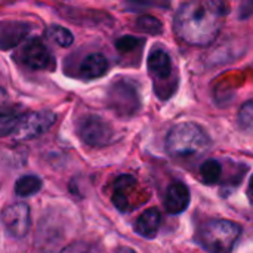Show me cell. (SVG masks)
Here are the masks:
<instances>
[{"label": "cell", "instance_id": "cell-13", "mask_svg": "<svg viewBox=\"0 0 253 253\" xmlns=\"http://www.w3.org/2000/svg\"><path fill=\"white\" fill-rule=\"evenodd\" d=\"M162 225V215L159 209L151 208L139 215L135 222V231L144 239H154L159 234Z\"/></svg>", "mask_w": 253, "mask_h": 253}, {"label": "cell", "instance_id": "cell-12", "mask_svg": "<svg viewBox=\"0 0 253 253\" xmlns=\"http://www.w3.org/2000/svg\"><path fill=\"white\" fill-rule=\"evenodd\" d=\"M147 65H148L150 74L157 82L168 80L172 76V59H170L169 53L162 47L151 50Z\"/></svg>", "mask_w": 253, "mask_h": 253}, {"label": "cell", "instance_id": "cell-4", "mask_svg": "<svg viewBox=\"0 0 253 253\" xmlns=\"http://www.w3.org/2000/svg\"><path fill=\"white\" fill-rule=\"evenodd\" d=\"M108 107L122 117L133 116L141 105L136 86L127 80H119L111 84L107 95Z\"/></svg>", "mask_w": 253, "mask_h": 253}, {"label": "cell", "instance_id": "cell-14", "mask_svg": "<svg viewBox=\"0 0 253 253\" xmlns=\"http://www.w3.org/2000/svg\"><path fill=\"white\" fill-rule=\"evenodd\" d=\"M107 70L108 61L102 53H89L80 65V73L87 80L102 77L107 73Z\"/></svg>", "mask_w": 253, "mask_h": 253}, {"label": "cell", "instance_id": "cell-21", "mask_svg": "<svg viewBox=\"0 0 253 253\" xmlns=\"http://www.w3.org/2000/svg\"><path fill=\"white\" fill-rule=\"evenodd\" d=\"M239 123L245 129L253 127V99L242 105V108L239 111Z\"/></svg>", "mask_w": 253, "mask_h": 253}, {"label": "cell", "instance_id": "cell-10", "mask_svg": "<svg viewBox=\"0 0 253 253\" xmlns=\"http://www.w3.org/2000/svg\"><path fill=\"white\" fill-rule=\"evenodd\" d=\"M190 200H191V196H190L188 187L181 181H175L169 185V188L166 191L165 208H166L168 213L179 215L188 209Z\"/></svg>", "mask_w": 253, "mask_h": 253}, {"label": "cell", "instance_id": "cell-22", "mask_svg": "<svg viewBox=\"0 0 253 253\" xmlns=\"http://www.w3.org/2000/svg\"><path fill=\"white\" fill-rule=\"evenodd\" d=\"M142 40L138 39V37H133V36H123L120 37L117 42H116V47L120 50V52H130L133 50L138 44H141Z\"/></svg>", "mask_w": 253, "mask_h": 253}, {"label": "cell", "instance_id": "cell-5", "mask_svg": "<svg viewBox=\"0 0 253 253\" xmlns=\"http://www.w3.org/2000/svg\"><path fill=\"white\" fill-rule=\"evenodd\" d=\"M77 132L80 139L90 147H104L113 139V127L98 116H84L80 119Z\"/></svg>", "mask_w": 253, "mask_h": 253}, {"label": "cell", "instance_id": "cell-11", "mask_svg": "<svg viewBox=\"0 0 253 253\" xmlns=\"http://www.w3.org/2000/svg\"><path fill=\"white\" fill-rule=\"evenodd\" d=\"M31 27L27 22L3 21L0 22V47L7 50L18 46L30 33Z\"/></svg>", "mask_w": 253, "mask_h": 253}, {"label": "cell", "instance_id": "cell-7", "mask_svg": "<svg viewBox=\"0 0 253 253\" xmlns=\"http://www.w3.org/2000/svg\"><path fill=\"white\" fill-rule=\"evenodd\" d=\"M56 122V114L52 111H33L21 117L16 130L18 139H33L46 133Z\"/></svg>", "mask_w": 253, "mask_h": 253}, {"label": "cell", "instance_id": "cell-20", "mask_svg": "<svg viewBox=\"0 0 253 253\" xmlns=\"http://www.w3.org/2000/svg\"><path fill=\"white\" fill-rule=\"evenodd\" d=\"M61 253H102L101 249L93 245V243H89V242H83V240H79V242H74L68 246H65L62 249Z\"/></svg>", "mask_w": 253, "mask_h": 253}, {"label": "cell", "instance_id": "cell-19", "mask_svg": "<svg viewBox=\"0 0 253 253\" xmlns=\"http://www.w3.org/2000/svg\"><path fill=\"white\" fill-rule=\"evenodd\" d=\"M136 28L142 33L157 36L163 31V24L151 15H141L136 19Z\"/></svg>", "mask_w": 253, "mask_h": 253}, {"label": "cell", "instance_id": "cell-2", "mask_svg": "<svg viewBox=\"0 0 253 253\" xmlns=\"http://www.w3.org/2000/svg\"><path fill=\"white\" fill-rule=\"evenodd\" d=\"M211 145L205 129L194 122H184L173 126L166 136V150L173 157L199 156Z\"/></svg>", "mask_w": 253, "mask_h": 253}, {"label": "cell", "instance_id": "cell-6", "mask_svg": "<svg viewBox=\"0 0 253 253\" xmlns=\"http://www.w3.org/2000/svg\"><path fill=\"white\" fill-rule=\"evenodd\" d=\"M1 224L15 239H24L31 227V215L27 203H13L3 209Z\"/></svg>", "mask_w": 253, "mask_h": 253}, {"label": "cell", "instance_id": "cell-3", "mask_svg": "<svg viewBox=\"0 0 253 253\" xmlns=\"http://www.w3.org/2000/svg\"><path fill=\"white\" fill-rule=\"evenodd\" d=\"M242 236V227L228 219H211L197 231L199 245L209 253H231Z\"/></svg>", "mask_w": 253, "mask_h": 253}, {"label": "cell", "instance_id": "cell-8", "mask_svg": "<svg viewBox=\"0 0 253 253\" xmlns=\"http://www.w3.org/2000/svg\"><path fill=\"white\" fill-rule=\"evenodd\" d=\"M21 58H22L24 65H27L31 70H49V71H52L56 65L52 52L39 39H33L24 46Z\"/></svg>", "mask_w": 253, "mask_h": 253}, {"label": "cell", "instance_id": "cell-9", "mask_svg": "<svg viewBox=\"0 0 253 253\" xmlns=\"http://www.w3.org/2000/svg\"><path fill=\"white\" fill-rule=\"evenodd\" d=\"M136 187V179L130 175H122L114 181L111 200L120 212H129L130 209H133L130 196L135 193Z\"/></svg>", "mask_w": 253, "mask_h": 253}, {"label": "cell", "instance_id": "cell-17", "mask_svg": "<svg viewBox=\"0 0 253 253\" xmlns=\"http://www.w3.org/2000/svg\"><path fill=\"white\" fill-rule=\"evenodd\" d=\"M222 175V166L218 160L209 159L200 166V176L206 184H218Z\"/></svg>", "mask_w": 253, "mask_h": 253}, {"label": "cell", "instance_id": "cell-1", "mask_svg": "<svg viewBox=\"0 0 253 253\" xmlns=\"http://www.w3.org/2000/svg\"><path fill=\"white\" fill-rule=\"evenodd\" d=\"M224 15V3L212 0L188 1L176 10L173 28L184 42L194 46H208L219 34Z\"/></svg>", "mask_w": 253, "mask_h": 253}, {"label": "cell", "instance_id": "cell-16", "mask_svg": "<svg viewBox=\"0 0 253 253\" xmlns=\"http://www.w3.org/2000/svg\"><path fill=\"white\" fill-rule=\"evenodd\" d=\"M46 37L61 47H68L73 44L74 37L70 30L62 25H50L46 28Z\"/></svg>", "mask_w": 253, "mask_h": 253}, {"label": "cell", "instance_id": "cell-15", "mask_svg": "<svg viewBox=\"0 0 253 253\" xmlns=\"http://www.w3.org/2000/svg\"><path fill=\"white\" fill-rule=\"evenodd\" d=\"M43 187V181L36 176V175H25L21 176L16 182H15V194L18 197H31L34 194H37Z\"/></svg>", "mask_w": 253, "mask_h": 253}, {"label": "cell", "instance_id": "cell-23", "mask_svg": "<svg viewBox=\"0 0 253 253\" xmlns=\"http://www.w3.org/2000/svg\"><path fill=\"white\" fill-rule=\"evenodd\" d=\"M249 197H251V200L253 202V175L252 178H251V182H249Z\"/></svg>", "mask_w": 253, "mask_h": 253}, {"label": "cell", "instance_id": "cell-18", "mask_svg": "<svg viewBox=\"0 0 253 253\" xmlns=\"http://www.w3.org/2000/svg\"><path fill=\"white\" fill-rule=\"evenodd\" d=\"M21 117L15 111H0V138L12 135L18 130Z\"/></svg>", "mask_w": 253, "mask_h": 253}]
</instances>
